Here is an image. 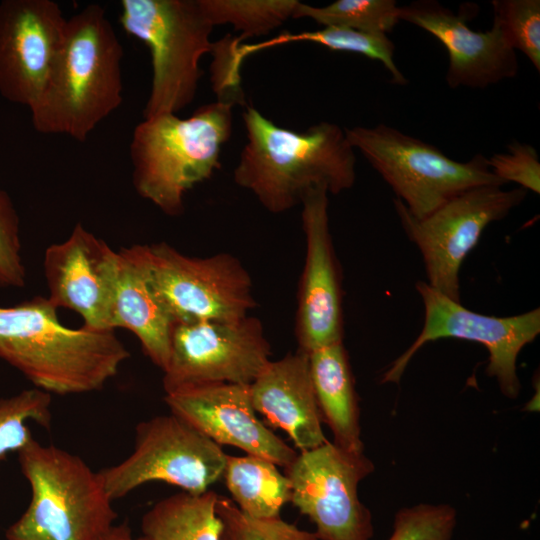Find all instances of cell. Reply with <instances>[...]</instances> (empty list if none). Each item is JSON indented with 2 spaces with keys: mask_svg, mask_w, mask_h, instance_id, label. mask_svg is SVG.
I'll list each match as a JSON object with an SVG mask.
<instances>
[{
  "mask_svg": "<svg viewBox=\"0 0 540 540\" xmlns=\"http://www.w3.org/2000/svg\"><path fill=\"white\" fill-rule=\"evenodd\" d=\"M243 121L247 143L234 180L268 211L291 209L317 186L331 194L353 186L354 148L337 124L320 122L297 132L276 125L254 107L246 108Z\"/></svg>",
  "mask_w": 540,
  "mask_h": 540,
  "instance_id": "1",
  "label": "cell"
},
{
  "mask_svg": "<svg viewBox=\"0 0 540 540\" xmlns=\"http://www.w3.org/2000/svg\"><path fill=\"white\" fill-rule=\"evenodd\" d=\"M123 55L100 5H87L67 19L45 86L29 108L34 129L86 141L122 103Z\"/></svg>",
  "mask_w": 540,
  "mask_h": 540,
  "instance_id": "2",
  "label": "cell"
},
{
  "mask_svg": "<svg viewBox=\"0 0 540 540\" xmlns=\"http://www.w3.org/2000/svg\"><path fill=\"white\" fill-rule=\"evenodd\" d=\"M129 356L114 330L64 326L47 297L0 306V359L49 394L100 390Z\"/></svg>",
  "mask_w": 540,
  "mask_h": 540,
  "instance_id": "3",
  "label": "cell"
},
{
  "mask_svg": "<svg viewBox=\"0 0 540 540\" xmlns=\"http://www.w3.org/2000/svg\"><path fill=\"white\" fill-rule=\"evenodd\" d=\"M234 106L217 99L185 119L161 114L140 122L129 149L137 193L167 215L181 214L185 193L220 166L221 148L232 133Z\"/></svg>",
  "mask_w": 540,
  "mask_h": 540,
  "instance_id": "4",
  "label": "cell"
},
{
  "mask_svg": "<svg viewBox=\"0 0 540 540\" xmlns=\"http://www.w3.org/2000/svg\"><path fill=\"white\" fill-rule=\"evenodd\" d=\"M17 453L32 496L7 540H100L114 526L117 513L99 471L34 438Z\"/></svg>",
  "mask_w": 540,
  "mask_h": 540,
  "instance_id": "5",
  "label": "cell"
},
{
  "mask_svg": "<svg viewBox=\"0 0 540 540\" xmlns=\"http://www.w3.org/2000/svg\"><path fill=\"white\" fill-rule=\"evenodd\" d=\"M119 22L150 51L152 82L144 119L176 114L195 98L199 62L211 52L213 25L199 0H121Z\"/></svg>",
  "mask_w": 540,
  "mask_h": 540,
  "instance_id": "6",
  "label": "cell"
},
{
  "mask_svg": "<svg viewBox=\"0 0 540 540\" xmlns=\"http://www.w3.org/2000/svg\"><path fill=\"white\" fill-rule=\"evenodd\" d=\"M345 134L418 219L470 188L504 185L482 154L467 162L455 161L437 147L385 124L357 126L345 129Z\"/></svg>",
  "mask_w": 540,
  "mask_h": 540,
  "instance_id": "7",
  "label": "cell"
},
{
  "mask_svg": "<svg viewBox=\"0 0 540 540\" xmlns=\"http://www.w3.org/2000/svg\"><path fill=\"white\" fill-rule=\"evenodd\" d=\"M128 250L174 323L236 321L255 306L250 276L229 254L193 258L166 243Z\"/></svg>",
  "mask_w": 540,
  "mask_h": 540,
  "instance_id": "8",
  "label": "cell"
},
{
  "mask_svg": "<svg viewBox=\"0 0 540 540\" xmlns=\"http://www.w3.org/2000/svg\"><path fill=\"white\" fill-rule=\"evenodd\" d=\"M527 191L504 190L502 186L470 188L429 215L414 217L398 198L394 207L407 236L419 249L427 284L448 298L460 302L459 271L486 227L506 217L520 205Z\"/></svg>",
  "mask_w": 540,
  "mask_h": 540,
  "instance_id": "9",
  "label": "cell"
},
{
  "mask_svg": "<svg viewBox=\"0 0 540 540\" xmlns=\"http://www.w3.org/2000/svg\"><path fill=\"white\" fill-rule=\"evenodd\" d=\"M226 455L220 445L170 412L138 423L133 452L99 472L112 501L153 481L202 494L222 477Z\"/></svg>",
  "mask_w": 540,
  "mask_h": 540,
  "instance_id": "10",
  "label": "cell"
},
{
  "mask_svg": "<svg viewBox=\"0 0 540 540\" xmlns=\"http://www.w3.org/2000/svg\"><path fill=\"white\" fill-rule=\"evenodd\" d=\"M415 288L424 306V323L414 342L382 376V383H398L419 349L431 341L458 338L482 344L489 353L486 373L496 379L501 392L516 398L521 390L516 362L520 351L540 333V309L496 317L476 313L419 281Z\"/></svg>",
  "mask_w": 540,
  "mask_h": 540,
  "instance_id": "11",
  "label": "cell"
},
{
  "mask_svg": "<svg viewBox=\"0 0 540 540\" xmlns=\"http://www.w3.org/2000/svg\"><path fill=\"white\" fill-rule=\"evenodd\" d=\"M373 470L364 453L329 441L300 451L285 468L290 502L314 523L318 540H371L372 516L358 497V485Z\"/></svg>",
  "mask_w": 540,
  "mask_h": 540,
  "instance_id": "12",
  "label": "cell"
},
{
  "mask_svg": "<svg viewBox=\"0 0 540 540\" xmlns=\"http://www.w3.org/2000/svg\"><path fill=\"white\" fill-rule=\"evenodd\" d=\"M270 355V344L257 318L176 322L163 388L168 394L206 384L250 385L271 361Z\"/></svg>",
  "mask_w": 540,
  "mask_h": 540,
  "instance_id": "13",
  "label": "cell"
},
{
  "mask_svg": "<svg viewBox=\"0 0 540 540\" xmlns=\"http://www.w3.org/2000/svg\"><path fill=\"white\" fill-rule=\"evenodd\" d=\"M67 18L53 0L0 2V95L30 108L60 49Z\"/></svg>",
  "mask_w": 540,
  "mask_h": 540,
  "instance_id": "14",
  "label": "cell"
},
{
  "mask_svg": "<svg viewBox=\"0 0 540 540\" xmlns=\"http://www.w3.org/2000/svg\"><path fill=\"white\" fill-rule=\"evenodd\" d=\"M328 190L317 186L302 200L306 258L301 277L296 335L310 353L343 342L341 273L329 228Z\"/></svg>",
  "mask_w": 540,
  "mask_h": 540,
  "instance_id": "15",
  "label": "cell"
},
{
  "mask_svg": "<svg viewBox=\"0 0 540 540\" xmlns=\"http://www.w3.org/2000/svg\"><path fill=\"white\" fill-rule=\"evenodd\" d=\"M43 269L51 304L78 313L85 327L113 330L118 252L79 223L65 241L45 250Z\"/></svg>",
  "mask_w": 540,
  "mask_h": 540,
  "instance_id": "16",
  "label": "cell"
},
{
  "mask_svg": "<svg viewBox=\"0 0 540 540\" xmlns=\"http://www.w3.org/2000/svg\"><path fill=\"white\" fill-rule=\"evenodd\" d=\"M170 412L181 417L218 445L286 468L297 451L271 431L256 415L249 385L217 383L182 388L164 398Z\"/></svg>",
  "mask_w": 540,
  "mask_h": 540,
  "instance_id": "17",
  "label": "cell"
},
{
  "mask_svg": "<svg viewBox=\"0 0 540 540\" xmlns=\"http://www.w3.org/2000/svg\"><path fill=\"white\" fill-rule=\"evenodd\" d=\"M399 20L414 24L437 38L446 48V82L451 88H485L516 76L518 60L500 28L474 31L462 13L435 0L399 6Z\"/></svg>",
  "mask_w": 540,
  "mask_h": 540,
  "instance_id": "18",
  "label": "cell"
},
{
  "mask_svg": "<svg viewBox=\"0 0 540 540\" xmlns=\"http://www.w3.org/2000/svg\"><path fill=\"white\" fill-rule=\"evenodd\" d=\"M251 402L268 425L283 430L300 451L327 441L310 374L308 353L270 361L249 385Z\"/></svg>",
  "mask_w": 540,
  "mask_h": 540,
  "instance_id": "19",
  "label": "cell"
},
{
  "mask_svg": "<svg viewBox=\"0 0 540 540\" xmlns=\"http://www.w3.org/2000/svg\"><path fill=\"white\" fill-rule=\"evenodd\" d=\"M111 327L125 328L139 340L146 356L162 371L170 352L174 321L155 295L142 266L128 248L119 252Z\"/></svg>",
  "mask_w": 540,
  "mask_h": 540,
  "instance_id": "20",
  "label": "cell"
},
{
  "mask_svg": "<svg viewBox=\"0 0 540 540\" xmlns=\"http://www.w3.org/2000/svg\"><path fill=\"white\" fill-rule=\"evenodd\" d=\"M308 355L317 405L322 422L333 434V443L345 451L363 453L358 396L343 342Z\"/></svg>",
  "mask_w": 540,
  "mask_h": 540,
  "instance_id": "21",
  "label": "cell"
},
{
  "mask_svg": "<svg viewBox=\"0 0 540 540\" xmlns=\"http://www.w3.org/2000/svg\"><path fill=\"white\" fill-rule=\"evenodd\" d=\"M219 494L180 492L155 503L142 517L144 540H220Z\"/></svg>",
  "mask_w": 540,
  "mask_h": 540,
  "instance_id": "22",
  "label": "cell"
},
{
  "mask_svg": "<svg viewBox=\"0 0 540 540\" xmlns=\"http://www.w3.org/2000/svg\"><path fill=\"white\" fill-rule=\"evenodd\" d=\"M222 477L231 500L251 517H278L283 506L291 501L288 477L268 459L227 454Z\"/></svg>",
  "mask_w": 540,
  "mask_h": 540,
  "instance_id": "23",
  "label": "cell"
},
{
  "mask_svg": "<svg viewBox=\"0 0 540 540\" xmlns=\"http://www.w3.org/2000/svg\"><path fill=\"white\" fill-rule=\"evenodd\" d=\"M299 41L313 42L334 51L361 54L380 61L389 71L393 83L398 85L407 83V79L394 61L395 46L386 34L366 33L345 28L324 27L319 30L301 33L285 32L256 44L240 43L233 50V61L237 66L241 67L243 60L251 54L274 46Z\"/></svg>",
  "mask_w": 540,
  "mask_h": 540,
  "instance_id": "24",
  "label": "cell"
},
{
  "mask_svg": "<svg viewBox=\"0 0 540 540\" xmlns=\"http://www.w3.org/2000/svg\"><path fill=\"white\" fill-rule=\"evenodd\" d=\"M213 26L231 24L243 40L269 34L293 17L298 0H199Z\"/></svg>",
  "mask_w": 540,
  "mask_h": 540,
  "instance_id": "25",
  "label": "cell"
},
{
  "mask_svg": "<svg viewBox=\"0 0 540 540\" xmlns=\"http://www.w3.org/2000/svg\"><path fill=\"white\" fill-rule=\"evenodd\" d=\"M292 18H310L324 27L381 34L390 32L400 21L394 0H337L324 7L299 1Z\"/></svg>",
  "mask_w": 540,
  "mask_h": 540,
  "instance_id": "26",
  "label": "cell"
},
{
  "mask_svg": "<svg viewBox=\"0 0 540 540\" xmlns=\"http://www.w3.org/2000/svg\"><path fill=\"white\" fill-rule=\"evenodd\" d=\"M50 406L51 394L38 388L0 398V460L8 452H18L33 439L30 422L49 428Z\"/></svg>",
  "mask_w": 540,
  "mask_h": 540,
  "instance_id": "27",
  "label": "cell"
},
{
  "mask_svg": "<svg viewBox=\"0 0 540 540\" xmlns=\"http://www.w3.org/2000/svg\"><path fill=\"white\" fill-rule=\"evenodd\" d=\"M215 509L221 522L220 540H318L314 532L299 529L280 516L251 517L225 496H218Z\"/></svg>",
  "mask_w": 540,
  "mask_h": 540,
  "instance_id": "28",
  "label": "cell"
},
{
  "mask_svg": "<svg viewBox=\"0 0 540 540\" xmlns=\"http://www.w3.org/2000/svg\"><path fill=\"white\" fill-rule=\"evenodd\" d=\"M494 20L509 45L540 71V1L494 0Z\"/></svg>",
  "mask_w": 540,
  "mask_h": 540,
  "instance_id": "29",
  "label": "cell"
},
{
  "mask_svg": "<svg viewBox=\"0 0 540 540\" xmlns=\"http://www.w3.org/2000/svg\"><path fill=\"white\" fill-rule=\"evenodd\" d=\"M456 510L447 504L421 503L399 510L388 540H451Z\"/></svg>",
  "mask_w": 540,
  "mask_h": 540,
  "instance_id": "30",
  "label": "cell"
},
{
  "mask_svg": "<svg viewBox=\"0 0 540 540\" xmlns=\"http://www.w3.org/2000/svg\"><path fill=\"white\" fill-rule=\"evenodd\" d=\"M25 282L20 219L11 197L0 188V288H20Z\"/></svg>",
  "mask_w": 540,
  "mask_h": 540,
  "instance_id": "31",
  "label": "cell"
},
{
  "mask_svg": "<svg viewBox=\"0 0 540 540\" xmlns=\"http://www.w3.org/2000/svg\"><path fill=\"white\" fill-rule=\"evenodd\" d=\"M491 172L502 182H515L524 190L540 192V162L531 145L513 142L507 153H496L487 158Z\"/></svg>",
  "mask_w": 540,
  "mask_h": 540,
  "instance_id": "32",
  "label": "cell"
},
{
  "mask_svg": "<svg viewBox=\"0 0 540 540\" xmlns=\"http://www.w3.org/2000/svg\"><path fill=\"white\" fill-rule=\"evenodd\" d=\"M100 540H144L141 536L134 537L127 523L114 525Z\"/></svg>",
  "mask_w": 540,
  "mask_h": 540,
  "instance_id": "33",
  "label": "cell"
}]
</instances>
